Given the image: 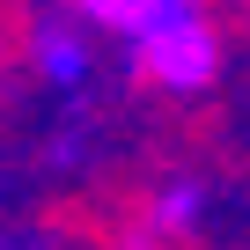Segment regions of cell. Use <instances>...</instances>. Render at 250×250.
Masks as SVG:
<instances>
[{
  "instance_id": "obj_1",
  "label": "cell",
  "mask_w": 250,
  "mask_h": 250,
  "mask_svg": "<svg viewBox=\"0 0 250 250\" xmlns=\"http://www.w3.org/2000/svg\"><path fill=\"white\" fill-rule=\"evenodd\" d=\"M133 44H140V74H147L155 88H169V96H191V88H206V81L221 74L213 22L191 8V0H169Z\"/></svg>"
},
{
  "instance_id": "obj_2",
  "label": "cell",
  "mask_w": 250,
  "mask_h": 250,
  "mask_svg": "<svg viewBox=\"0 0 250 250\" xmlns=\"http://www.w3.org/2000/svg\"><path fill=\"white\" fill-rule=\"evenodd\" d=\"M169 8V0H81V15L88 22H103V30H125V37H140L155 15Z\"/></svg>"
},
{
  "instance_id": "obj_3",
  "label": "cell",
  "mask_w": 250,
  "mask_h": 250,
  "mask_svg": "<svg viewBox=\"0 0 250 250\" xmlns=\"http://www.w3.org/2000/svg\"><path fill=\"white\" fill-rule=\"evenodd\" d=\"M30 52H37V66L44 74H81V44H74V30L66 22H37V37H30Z\"/></svg>"
}]
</instances>
